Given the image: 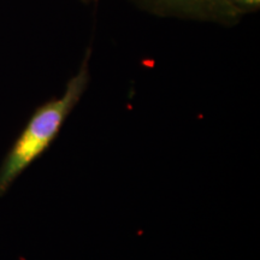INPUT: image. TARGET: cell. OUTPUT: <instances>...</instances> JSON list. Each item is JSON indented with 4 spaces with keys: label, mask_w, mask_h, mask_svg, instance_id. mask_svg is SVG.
Returning <instances> with one entry per match:
<instances>
[{
    "label": "cell",
    "mask_w": 260,
    "mask_h": 260,
    "mask_svg": "<svg viewBox=\"0 0 260 260\" xmlns=\"http://www.w3.org/2000/svg\"><path fill=\"white\" fill-rule=\"evenodd\" d=\"M90 57L92 48L88 47L79 71L67 83L63 95L52 98L39 106L16 139L0 165V197L56 141L65 121L88 88Z\"/></svg>",
    "instance_id": "obj_1"
},
{
    "label": "cell",
    "mask_w": 260,
    "mask_h": 260,
    "mask_svg": "<svg viewBox=\"0 0 260 260\" xmlns=\"http://www.w3.org/2000/svg\"><path fill=\"white\" fill-rule=\"evenodd\" d=\"M138 4L161 17H174L220 25H235L242 14L229 0H134Z\"/></svg>",
    "instance_id": "obj_2"
},
{
    "label": "cell",
    "mask_w": 260,
    "mask_h": 260,
    "mask_svg": "<svg viewBox=\"0 0 260 260\" xmlns=\"http://www.w3.org/2000/svg\"><path fill=\"white\" fill-rule=\"evenodd\" d=\"M229 2L242 15L247 12H255L260 9V0H229Z\"/></svg>",
    "instance_id": "obj_3"
},
{
    "label": "cell",
    "mask_w": 260,
    "mask_h": 260,
    "mask_svg": "<svg viewBox=\"0 0 260 260\" xmlns=\"http://www.w3.org/2000/svg\"><path fill=\"white\" fill-rule=\"evenodd\" d=\"M81 2H84V3H92V2H98V0H81Z\"/></svg>",
    "instance_id": "obj_4"
}]
</instances>
